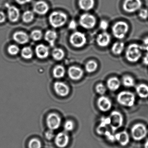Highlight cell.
Returning <instances> with one entry per match:
<instances>
[{"label":"cell","mask_w":148,"mask_h":148,"mask_svg":"<svg viewBox=\"0 0 148 148\" xmlns=\"http://www.w3.org/2000/svg\"><path fill=\"white\" fill-rule=\"evenodd\" d=\"M109 27V23L106 20H102L99 23V27L101 30L106 31Z\"/></svg>","instance_id":"cell-40"},{"label":"cell","mask_w":148,"mask_h":148,"mask_svg":"<svg viewBox=\"0 0 148 148\" xmlns=\"http://www.w3.org/2000/svg\"><path fill=\"white\" fill-rule=\"evenodd\" d=\"M94 0H79V8L85 11L91 10L94 6Z\"/></svg>","instance_id":"cell-22"},{"label":"cell","mask_w":148,"mask_h":148,"mask_svg":"<svg viewBox=\"0 0 148 148\" xmlns=\"http://www.w3.org/2000/svg\"><path fill=\"white\" fill-rule=\"evenodd\" d=\"M45 39L51 46H54L55 41L58 38L57 32L53 30H48L45 34Z\"/></svg>","instance_id":"cell-21"},{"label":"cell","mask_w":148,"mask_h":148,"mask_svg":"<svg viewBox=\"0 0 148 148\" xmlns=\"http://www.w3.org/2000/svg\"><path fill=\"white\" fill-rule=\"evenodd\" d=\"M117 100L119 103L123 106L131 107L135 103V96L130 92L124 91L119 93Z\"/></svg>","instance_id":"cell-3"},{"label":"cell","mask_w":148,"mask_h":148,"mask_svg":"<svg viewBox=\"0 0 148 148\" xmlns=\"http://www.w3.org/2000/svg\"><path fill=\"white\" fill-rule=\"evenodd\" d=\"M33 10L34 12L39 15H45L49 11L48 4L44 1H37L34 5Z\"/></svg>","instance_id":"cell-13"},{"label":"cell","mask_w":148,"mask_h":148,"mask_svg":"<svg viewBox=\"0 0 148 148\" xmlns=\"http://www.w3.org/2000/svg\"><path fill=\"white\" fill-rule=\"evenodd\" d=\"M19 51V48L16 45H11L9 46L8 48V53L12 55H17Z\"/></svg>","instance_id":"cell-34"},{"label":"cell","mask_w":148,"mask_h":148,"mask_svg":"<svg viewBox=\"0 0 148 148\" xmlns=\"http://www.w3.org/2000/svg\"><path fill=\"white\" fill-rule=\"evenodd\" d=\"M55 135L54 131L48 129L45 132V137L47 140H51L55 138Z\"/></svg>","instance_id":"cell-38"},{"label":"cell","mask_w":148,"mask_h":148,"mask_svg":"<svg viewBox=\"0 0 148 148\" xmlns=\"http://www.w3.org/2000/svg\"><path fill=\"white\" fill-rule=\"evenodd\" d=\"M6 17L4 12H0V24L4 23L5 21Z\"/></svg>","instance_id":"cell-43"},{"label":"cell","mask_w":148,"mask_h":148,"mask_svg":"<svg viewBox=\"0 0 148 148\" xmlns=\"http://www.w3.org/2000/svg\"><path fill=\"white\" fill-rule=\"evenodd\" d=\"M65 73V69L62 65L56 66L53 71V77L56 78L60 79L63 77Z\"/></svg>","instance_id":"cell-26"},{"label":"cell","mask_w":148,"mask_h":148,"mask_svg":"<svg viewBox=\"0 0 148 148\" xmlns=\"http://www.w3.org/2000/svg\"><path fill=\"white\" fill-rule=\"evenodd\" d=\"M147 133V129L143 124H136L132 128V136L136 141H140L143 139L146 136Z\"/></svg>","instance_id":"cell-6"},{"label":"cell","mask_w":148,"mask_h":148,"mask_svg":"<svg viewBox=\"0 0 148 148\" xmlns=\"http://www.w3.org/2000/svg\"><path fill=\"white\" fill-rule=\"evenodd\" d=\"M143 62L145 65H148V53H147L143 58Z\"/></svg>","instance_id":"cell-45"},{"label":"cell","mask_w":148,"mask_h":148,"mask_svg":"<svg viewBox=\"0 0 148 148\" xmlns=\"http://www.w3.org/2000/svg\"><path fill=\"white\" fill-rule=\"evenodd\" d=\"M42 143L37 138H32L28 142V148H42Z\"/></svg>","instance_id":"cell-31"},{"label":"cell","mask_w":148,"mask_h":148,"mask_svg":"<svg viewBox=\"0 0 148 148\" xmlns=\"http://www.w3.org/2000/svg\"><path fill=\"white\" fill-rule=\"evenodd\" d=\"M97 104L99 110L103 112H107L110 110L112 107V103L110 100L105 96H102L98 99Z\"/></svg>","instance_id":"cell-14"},{"label":"cell","mask_w":148,"mask_h":148,"mask_svg":"<svg viewBox=\"0 0 148 148\" xmlns=\"http://www.w3.org/2000/svg\"><path fill=\"white\" fill-rule=\"evenodd\" d=\"M137 94L142 98L148 97V86L145 84H140L136 87Z\"/></svg>","instance_id":"cell-24"},{"label":"cell","mask_w":148,"mask_h":148,"mask_svg":"<svg viewBox=\"0 0 148 148\" xmlns=\"http://www.w3.org/2000/svg\"><path fill=\"white\" fill-rule=\"evenodd\" d=\"M122 82L123 85L125 87H131L135 85L134 79L129 75H126L123 77Z\"/></svg>","instance_id":"cell-32"},{"label":"cell","mask_w":148,"mask_h":148,"mask_svg":"<svg viewBox=\"0 0 148 148\" xmlns=\"http://www.w3.org/2000/svg\"><path fill=\"white\" fill-rule=\"evenodd\" d=\"M54 143L57 147L64 148L68 145L69 143V137L64 132H59L55 136Z\"/></svg>","instance_id":"cell-11"},{"label":"cell","mask_w":148,"mask_h":148,"mask_svg":"<svg viewBox=\"0 0 148 148\" xmlns=\"http://www.w3.org/2000/svg\"><path fill=\"white\" fill-rule=\"evenodd\" d=\"M138 15L139 17L142 19H147L148 18V10L145 8L140 9Z\"/></svg>","instance_id":"cell-39"},{"label":"cell","mask_w":148,"mask_h":148,"mask_svg":"<svg viewBox=\"0 0 148 148\" xmlns=\"http://www.w3.org/2000/svg\"><path fill=\"white\" fill-rule=\"evenodd\" d=\"M115 139L122 146H125L129 143L130 137L126 131L121 132L115 135Z\"/></svg>","instance_id":"cell-20"},{"label":"cell","mask_w":148,"mask_h":148,"mask_svg":"<svg viewBox=\"0 0 148 148\" xmlns=\"http://www.w3.org/2000/svg\"><path fill=\"white\" fill-rule=\"evenodd\" d=\"M108 131V127H107V125H103L101 124L97 129V132L99 135H105Z\"/></svg>","instance_id":"cell-37"},{"label":"cell","mask_w":148,"mask_h":148,"mask_svg":"<svg viewBox=\"0 0 148 148\" xmlns=\"http://www.w3.org/2000/svg\"><path fill=\"white\" fill-rule=\"evenodd\" d=\"M142 46L143 50L146 51L147 53H148V37H146L144 39Z\"/></svg>","instance_id":"cell-41"},{"label":"cell","mask_w":148,"mask_h":148,"mask_svg":"<svg viewBox=\"0 0 148 148\" xmlns=\"http://www.w3.org/2000/svg\"><path fill=\"white\" fill-rule=\"evenodd\" d=\"M68 74L71 79L74 80L80 79L84 75L82 69L76 66H72L68 69Z\"/></svg>","instance_id":"cell-15"},{"label":"cell","mask_w":148,"mask_h":148,"mask_svg":"<svg viewBox=\"0 0 148 148\" xmlns=\"http://www.w3.org/2000/svg\"><path fill=\"white\" fill-rule=\"evenodd\" d=\"M8 14L9 20L12 22H16L18 20L20 16L19 10L14 6L8 5Z\"/></svg>","instance_id":"cell-16"},{"label":"cell","mask_w":148,"mask_h":148,"mask_svg":"<svg viewBox=\"0 0 148 148\" xmlns=\"http://www.w3.org/2000/svg\"><path fill=\"white\" fill-rule=\"evenodd\" d=\"M52 56L54 60L60 61L64 58L65 56V53L62 49L56 48L53 51Z\"/></svg>","instance_id":"cell-27"},{"label":"cell","mask_w":148,"mask_h":148,"mask_svg":"<svg viewBox=\"0 0 148 148\" xmlns=\"http://www.w3.org/2000/svg\"><path fill=\"white\" fill-rule=\"evenodd\" d=\"M144 148H148V139L146 140L145 142V143L144 144Z\"/></svg>","instance_id":"cell-46"},{"label":"cell","mask_w":148,"mask_h":148,"mask_svg":"<svg viewBox=\"0 0 148 148\" xmlns=\"http://www.w3.org/2000/svg\"><path fill=\"white\" fill-rule=\"evenodd\" d=\"M96 22L97 21L95 17L90 14H84L79 18V24L85 29H92L95 26Z\"/></svg>","instance_id":"cell-9"},{"label":"cell","mask_w":148,"mask_h":148,"mask_svg":"<svg viewBox=\"0 0 148 148\" xmlns=\"http://www.w3.org/2000/svg\"><path fill=\"white\" fill-rule=\"evenodd\" d=\"M53 89L56 94L61 97H66L70 92L69 86L64 82L60 81H58L54 83Z\"/></svg>","instance_id":"cell-12"},{"label":"cell","mask_w":148,"mask_h":148,"mask_svg":"<svg viewBox=\"0 0 148 148\" xmlns=\"http://www.w3.org/2000/svg\"><path fill=\"white\" fill-rule=\"evenodd\" d=\"M129 27L126 22L119 21L114 24L112 27V34L118 39H122L129 31Z\"/></svg>","instance_id":"cell-4"},{"label":"cell","mask_w":148,"mask_h":148,"mask_svg":"<svg viewBox=\"0 0 148 148\" xmlns=\"http://www.w3.org/2000/svg\"><path fill=\"white\" fill-rule=\"evenodd\" d=\"M98 64L94 60H90L85 65V70L89 73L94 72L97 69Z\"/></svg>","instance_id":"cell-28"},{"label":"cell","mask_w":148,"mask_h":148,"mask_svg":"<svg viewBox=\"0 0 148 148\" xmlns=\"http://www.w3.org/2000/svg\"><path fill=\"white\" fill-rule=\"evenodd\" d=\"M35 53L39 58H46L49 55V48L45 45H39L35 48Z\"/></svg>","instance_id":"cell-19"},{"label":"cell","mask_w":148,"mask_h":148,"mask_svg":"<svg viewBox=\"0 0 148 148\" xmlns=\"http://www.w3.org/2000/svg\"><path fill=\"white\" fill-rule=\"evenodd\" d=\"M34 17V15L33 12L31 11H26L22 15V20L25 23H30L33 20Z\"/></svg>","instance_id":"cell-30"},{"label":"cell","mask_w":148,"mask_h":148,"mask_svg":"<svg viewBox=\"0 0 148 148\" xmlns=\"http://www.w3.org/2000/svg\"><path fill=\"white\" fill-rule=\"evenodd\" d=\"M77 22L74 20L71 21L68 25V27L69 29L72 30H75L77 28Z\"/></svg>","instance_id":"cell-42"},{"label":"cell","mask_w":148,"mask_h":148,"mask_svg":"<svg viewBox=\"0 0 148 148\" xmlns=\"http://www.w3.org/2000/svg\"><path fill=\"white\" fill-rule=\"evenodd\" d=\"M110 125L112 132H114L123 125V119L122 114L118 111L112 112L109 116Z\"/></svg>","instance_id":"cell-5"},{"label":"cell","mask_w":148,"mask_h":148,"mask_svg":"<svg viewBox=\"0 0 148 148\" xmlns=\"http://www.w3.org/2000/svg\"><path fill=\"white\" fill-rule=\"evenodd\" d=\"M86 36L81 32H75L70 37V43L73 46L77 48L83 47L86 44Z\"/></svg>","instance_id":"cell-7"},{"label":"cell","mask_w":148,"mask_h":148,"mask_svg":"<svg viewBox=\"0 0 148 148\" xmlns=\"http://www.w3.org/2000/svg\"><path fill=\"white\" fill-rule=\"evenodd\" d=\"M96 90L98 94L103 95L106 92V88L103 84H99L96 86Z\"/></svg>","instance_id":"cell-36"},{"label":"cell","mask_w":148,"mask_h":148,"mask_svg":"<svg viewBox=\"0 0 148 148\" xmlns=\"http://www.w3.org/2000/svg\"><path fill=\"white\" fill-rule=\"evenodd\" d=\"M16 2L20 5H23L29 3L32 0H15Z\"/></svg>","instance_id":"cell-44"},{"label":"cell","mask_w":148,"mask_h":148,"mask_svg":"<svg viewBox=\"0 0 148 148\" xmlns=\"http://www.w3.org/2000/svg\"><path fill=\"white\" fill-rule=\"evenodd\" d=\"M32 39L34 41H38L42 37V33L40 30H35L32 32L31 34Z\"/></svg>","instance_id":"cell-33"},{"label":"cell","mask_w":148,"mask_h":148,"mask_svg":"<svg viewBox=\"0 0 148 148\" xmlns=\"http://www.w3.org/2000/svg\"><path fill=\"white\" fill-rule=\"evenodd\" d=\"M22 57L25 59H30L33 56V52L31 47H24L21 50Z\"/></svg>","instance_id":"cell-29"},{"label":"cell","mask_w":148,"mask_h":148,"mask_svg":"<svg viewBox=\"0 0 148 148\" xmlns=\"http://www.w3.org/2000/svg\"><path fill=\"white\" fill-rule=\"evenodd\" d=\"M64 128L65 132L72 131L74 128V123L71 120H67L64 124Z\"/></svg>","instance_id":"cell-35"},{"label":"cell","mask_w":148,"mask_h":148,"mask_svg":"<svg viewBox=\"0 0 148 148\" xmlns=\"http://www.w3.org/2000/svg\"><path fill=\"white\" fill-rule=\"evenodd\" d=\"M124 43L123 42H116L114 43L112 47V51L115 55H120L123 51Z\"/></svg>","instance_id":"cell-25"},{"label":"cell","mask_w":148,"mask_h":148,"mask_svg":"<svg viewBox=\"0 0 148 148\" xmlns=\"http://www.w3.org/2000/svg\"><path fill=\"white\" fill-rule=\"evenodd\" d=\"M141 0H125L123 8L127 13H134L141 9L142 6Z\"/></svg>","instance_id":"cell-10"},{"label":"cell","mask_w":148,"mask_h":148,"mask_svg":"<svg viewBox=\"0 0 148 148\" xmlns=\"http://www.w3.org/2000/svg\"><path fill=\"white\" fill-rule=\"evenodd\" d=\"M13 38L15 42L21 45L25 44L26 43H27L29 40V37L27 34L21 31L14 33Z\"/></svg>","instance_id":"cell-18"},{"label":"cell","mask_w":148,"mask_h":148,"mask_svg":"<svg viewBox=\"0 0 148 148\" xmlns=\"http://www.w3.org/2000/svg\"><path fill=\"white\" fill-rule=\"evenodd\" d=\"M143 51L142 45L137 44H131L126 49L125 58L129 62H137L142 57Z\"/></svg>","instance_id":"cell-1"},{"label":"cell","mask_w":148,"mask_h":148,"mask_svg":"<svg viewBox=\"0 0 148 148\" xmlns=\"http://www.w3.org/2000/svg\"><path fill=\"white\" fill-rule=\"evenodd\" d=\"M67 15L62 12H53L50 14L49 20L50 24L54 28L63 26L67 21Z\"/></svg>","instance_id":"cell-2"},{"label":"cell","mask_w":148,"mask_h":148,"mask_svg":"<svg viewBox=\"0 0 148 148\" xmlns=\"http://www.w3.org/2000/svg\"><path fill=\"white\" fill-rule=\"evenodd\" d=\"M110 41V36L109 34L106 32L100 34L97 37V43L101 47H106L109 45Z\"/></svg>","instance_id":"cell-17"},{"label":"cell","mask_w":148,"mask_h":148,"mask_svg":"<svg viewBox=\"0 0 148 148\" xmlns=\"http://www.w3.org/2000/svg\"><path fill=\"white\" fill-rule=\"evenodd\" d=\"M61 123L60 116L57 113L52 112L47 115L46 124L48 129L55 130L60 128Z\"/></svg>","instance_id":"cell-8"},{"label":"cell","mask_w":148,"mask_h":148,"mask_svg":"<svg viewBox=\"0 0 148 148\" xmlns=\"http://www.w3.org/2000/svg\"><path fill=\"white\" fill-rule=\"evenodd\" d=\"M121 82L117 77H113L109 79L107 82V86L109 90L111 91H116L120 87Z\"/></svg>","instance_id":"cell-23"}]
</instances>
